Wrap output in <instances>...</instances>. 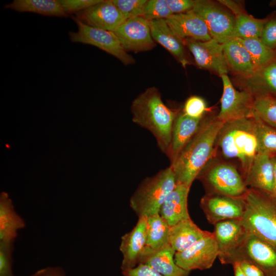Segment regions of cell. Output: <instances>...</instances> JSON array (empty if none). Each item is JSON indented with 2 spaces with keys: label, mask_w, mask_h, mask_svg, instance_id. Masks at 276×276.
Masks as SVG:
<instances>
[{
  "label": "cell",
  "mask_w": 276,
  "mask_h": 276,
  "mask_svg": "<svg viewBox=\"0 0 276 276\" xmlns=\"http://www.w3.org/2000/svg\"><path fill=\"white\" fill-rule=\"evenodd\" d=\"M223 125L216 116L204 117L195 134L170 165L177 183L191 188L194 180L211 161Z\"/></svg>",
  "instance_id": "cell-1"
},
{
  "label": "cell",
  "mask_w": 276,
  "mask_h": 276,
  "mask_svg": "<svg viewBox=\"0 0 276 276\" xmlns=\"http://www.w3.org/2000/svg\"><path fill=\"white\" fill-rule=\"evenodd\" d=\"M179 111L168 107L157 88L151 87L140 94L132 102L133 123L151 133L160 151L168 156L174 120Z\"/></svg>",
  "instance_id": "cell-2"
},
{
  "label": "cell",
  "mask_w": 276,
  "mask_h": 276,
  "mask_svg": "<svg viewBox=\"0 0 276 276\" xmlns=\"http://www.w3.org/2000/svg\"><path fill=\"white\" fill-rule=\"evenodd\" d=\"M216 145L224 158L238 162L239 172L244 179L255 158L259 154L255 114L250 118L224 123Z\"/></svg>",
  "instance_id": "cell-3"
},
{
  "label": "cell",
  "mask_w": 276,
  "mask_h": 276,
  "mask_svg": "<svg viewBox=\"0 0 276 276\" xmlns=\"http://www.w3.org/2000/svg\"><path fill=\"white\" fill-rule=\"evenodd\" d=\"M243 199L247 231L276 247V198L248 188Z\"/></svg>",
  "instance_id": "cell-4"
},
{
  "label": "cell",
  "mask_w": 276,
  "mask_h": 276,
  "mask_svg": "<svg viewBox=\"0 0 276 276\" xmlns=\"http://www.w3.org/2000/svg\"><path fill=\"white\" fill-rule=\"evenodd\" d=\"M176 185L174 172L170 166L140 183L130 199V206L139 217L159 214L164 202Z\"/></svg>",
  "instance_id": "cell-5"
},
{
  "label": "cell",
  "mask_w": 276,
  "mask_h": 276,
  "mask_svg": "<svg viewBox=\"0 0 276 276\" xmlns=\"http://www.w3.org/2000/svg\"><path fill=\"white\" fill-rule=\"evenodd\" d=\"M196 179L211 192L233 197H242L248 187L235 166L225 162L208 165L201 171Z\"/></svg>",
  "instance_id": "cell-6"
},
{
  "label": "cell",
  "mask_w": 276,
  "mask_h": 276,
  "mask_svg": "<svg viewBox=\"0 0 276 276\" xmlns=\"http://www.w3.org/2000/svg\"><path fill=\"white\" fill-rule=\"evenodd\" d=\"M241 260L255 264L265 276H276V247L248 231L226 264L232 265Z\"/></svg>",
  "instance_id": "cell-7"
},
{
  "label": "cell",
  "mask_w": 276,
  "mask_h": 276,
  "mask_svg": "<svg viewBox=\"0 0 276 276\" xmlns=\"http://www.w3.org/2000/svg\"><path fill=\"white\" fill-rule=\"evenodd\" d=\"M71 17L78 27L76 32H68L69 38L72 42L95 46L114 56L125 65L134 63V58L124 49L114 32L87 26L74 15Z\"/></svg>",
  "instance_id": "cell-8"
},
{
  "label": "cell",
  "mask_w": 276,
  "mask_h": 276,
  "mask_svg": "<svg viewBox=\"0 0 276 276\" xmlns=\"http://www.w3.org/2000/svg\"><path fill=\"white\" fill-rule=\"evenodd\" d=\"M191 11L203 19L212 39L223 44L233 38L235 16L224 7L211 1L196 0Z\"/></svg>",
  "instance_id": "cell-9"
},
{
  "label": "cell",
  "mask_w": 276,
  "mask_h": 276,
  "mask_svg": "<svg viewBox=\"0 0 276 276\" xmlns=\"http://www.w3.org/2000/svg\"><path fill=\"white\" fill-rule=\"evenodd\" d=\"M223 83V93L220 101V110L217 118L224 123L254 116V97L249 93L237 90L227 75L220 77Z\"/></svg>",
  "instance_id": "cell-10"
},
{
  "label": "cell",
  "mask_w": 276,
  "mask_h": 276,
  "mask_svg": "<svg viewBox=\"0 0 276 276\" xmlns=\"http://www.w3.org/2000/svg\"><path fill=\"white\" fill-rule=\"evenodd\" d=\"M243 196L208 192L201 198L200 206L209 222L214 225L224 220L242 219L245 209Z\"/></svg>",
  "instance_id": "cell-11"
},
{
  "label": "cell",
  "mask_w": 276,
  "mask_h": 276,
  "mask_svg": "<svg viewBox=\"0 0 276 276\" xmlns=\"http://www.w3.org/2000/svg\"><path fill=\"white\" fill-rule=\"evenodd\" d=\"M218 255V246L211 232L185 250L176 252L174 260L184 270H202L210 268Z\"/></svg>",
  "instance_id": "cell-12"
},
{
  "label": "cell",
  "mask_w": 276,
  "mask_h": 276,
  "mask_svg": "<svg viewBox=\"0 0 276 276\" xmlns=\"http://www.w3.org/2000/svg\"><path fill=\"white\" fill-rule=\"evenodd\" d=\"M114 33L126 51H147L155 46L149 21L142 16L126 19Z\"/></svg>",
  "instance_id": "cell-13"
},
{
  "label": "cell",
  "mask_w": 276,
  "mask_h": 276,
  "mask_svg": "<svg viewBox=\"0 0 276 276\" xmlns=\"http://www.w3.org/2000/svg\"><path fill=\"white\" fill-rule=\"evenodd\" d=\"M182 41L192 54L199 68L208 70L220 77L227 75L229 71L222 44L212 38L205 41L188 38Z\"/></svg>",
  "instance_id": "cell-14"
},
{
  "label": "cell",
  "mask_w": 276,
  "mask_h": 276,
  "mask_svg": "<svg viewBox=\"0 0 276 276\" xmlns=\"http://www.w3.org/2000/svg\"><path fill=\"white\" fill-rule=\"evenodd\" d=\"M74 16L87 26L112 32L126 20L112 0H102Z\"/></svg>",
  "instance_id": "cell-15"
},
{
  "label": "cell",
  "mask_w": 276,
  "mask_h": 276,
  "mask_svg": "<svg viewBox=\"0 0 276 276\" xmlns=\"http://www.w3.org/2000/svg\"><path fill=\"white\" fill-rule=\"evenodd\" d=\"M248 233L242 219H229L214 225L212 233L216 242L220 262L226 264L229 257L239 247Z\"/></svg>",
  "instance_id": "cell-16"
},
{
  "label": "cell",
  "mask_w": 276,
  "mask_h": 276,
  "mask_svg": "<svg viewBox=\"0 0 276 276\" xmlns=\"http://www.w3.org/2000/svg\"><path fill=\"white\" fill-rule=\"evenodd\" d=\"M147 217H139L133 228L121 237L120 250L123 255L122 271L132 268L141 263L147 242Z\"/></svg>",
  "instance_id": "cell-17"
},
{
  "label": "cell",
  "mask_w": 276,
  "mask_h": 276,
  "mask_svg": "<svg viewBox=\"0 0 276 276\" xmlns=\"http://www.w3.org/2000/svg\"><path fill=\"white\" fill-rule=\"evenodd\" d=\"M165 20L174 33L182 40L189 38L205 41L212 39L204 21L191 11L173 14Z\"/></svg>",
  "instance_id": "cell-18"
},
{
  "label": "cell",
  "mask_w": 276,
  "mask_h": 276,
  "mask_svg": "<svg viewBox=\"0 0 276 276\" xmlns=\"http://www.w3.org/2000/svg\"><path fill=\"white\" fill-rule=\"evenodd\" d=\"M244 180L248 188L274 197V168L272 156L258 154Z\"/></svg>",
  "instance_id": "cell-19"
},
{
  "label": "cell",
  "mask_w": 276,
  "mask_h": 276,
  "mask_svg": "<svg viewBox=\"0 0 276 276\" xmlns=\"http://www.w3.org/2000/svg\"><path fill=\"white\" fill-rule=\"evenodd\" d=\"M237 80L241 89L250 93L254 97L264 95L276 97V58L256 70L249 76L237 77Z\"/></svg>",
  "instance_id": "cell-20"
},
{
  "label": "cell",
  "mask_w": 276,
  "mask_h": 276,
  "mask_svg": "<svg viewBox=\"0 0 276 276\" xmlns=\"http://www.w3.org/2000/svg\"><path fill=\"white\" fill-rule=\"evenodd\" d=\"M190 189L184 185L177 183L162 205L159 214L170 226L191 218L188 207Z\"/></svg>",
  "instance_id": "cell-21"
},
{
  "label": "cell",
  "mask_w": 276,
  "mask_h": 276,
  "mask_svg": "<svg viewBox=\"0 0 276 276\" xmlns=\"http://www.w3.org/2000/svg\"><path fill=\"white\" fill-rule=\"evenodd\" d=\"M204 118V117H203ZM202 119H194L179 111L173 125L171 141L167 156L172 164L198 130Z\"/></svg>",
  "instance_id": "cell-22"
},
{
  "label": "cell",
  "mask_w": 276,
  "mask_h": 276,
  "mask_svg": "<svg viewBox=\"0 0 276 276\" xmlns=\"http://www.w3.org/2000/svg\"><path fill=\"white\" fill-rule=\"evenodd\" d=\"M149 25L155 41L166 49L183 67L189 64L182 40L174 33L165 19L150 20Z\"/></svg>",
  "instance_id": "cell-23"
},
{
  "label": "cell",
  "mask_w": 276,
  "mask_h": 276,
  "mask_svg": "<svg viewBox=\"0 0 276 276\" xmlns=\"http://www.w3.org/2000/svg\"><path fill=\"white\" fill-rule=\"evenodd\" d=\"M222 46L228 71L238 78H245L254 73L255 67L250 56L237 38L229 40Z\"/></svg>",
  "instance_id": "cell-24"
},
{
  "label": "cell",
  "mask_w": 276,
  "mask_h": 276,
  "mask_svg": "<svg viewBox=\"0 0 276 276\" xmlns=\"http://www.w3.org/2000/svg\"><path fill=\"white\" fill-rule=\"evenodd\" d=\"M25 223L16 212L8 194L2 192L0 195V242L14 243L19 229L24 228Z\"/></svg>",
  "instance_id": "cell-25"
},
{
  "label": "cell",
  "mask_w": 276,
  "mask_h": 276,
  "mask_svg": "<svg viewBox=\"0 0 276 276\" xmlns=\"http://www.w3.org/2000/svg\"><path fill=\"white\" fill-rule=\"evenodd\" d=\"M210 233L202 230L190 218L170 226L168 243L176 252H180Z\"/></svg>",
  "instance_id": "cell-26"
},
{
  "label": "cell",
  "mask_w": 276,
  "mask_h": 276,
  "mask_svg": "<svg viewBox=\"0 0 276 276\" xmlns=\"http://www.w3.org/2000/svg\"><path fill=\"white\" fill-rule=\"evenodd\" d=\"M175 253L169 244H167L146 255L141 263L148 265L163 276H189L190 271L182 269L176 264Z\"/></svg>",
  "instance_id": "cell-27"
},
{
  "label": "cell",
  "mask_w": 276,
  "mask_h": 276,
  "mask_svg": "<svg viewBox=\"0 0 276 276\" xmlns=\"http://www.w3.org/2000/svg\"><path fill=\"white\" fill-rule=\"evenodd\" d=\"M4 8L19 12H31L47 16L66 17L68 16L59 0H14Z\"/></svg>",
  "instance_id": "cell-28"
},
{
  "label": "cell",
  "mask_w": 276,
  "mask_h": 276,
  "mask_svg": "<svg viewBox=\"0 0 276 276\" xmlns=\"http://www.w3.org/2000/svg\"><path fill=\"white\" fill-rule=\"evenodd\" d=\"M169 229L170 226L159 214L147 217L146 246L142 260L146 255L169 244Z\"/></svg>",
  "instance_id": "cell-29"
},
{
  "label": "cell",
  "mask_w": 276,
  "mask_h": 276,
  "mask_svg": "<svg viewBox=\"0 0 276 276\" xmlns=\"http://www.w3.org/2000/svg\"><path fill=\"white\" fill-rule=\"evenodd\" d=\"M267 17L256 18L247 13L235 16L233 38H260Z\"/></svg>",
  "instance_id": "cell-30"
},
{
  "label": "cell",
  "mask_w": 276,
  "mask_h": 276,
  "mask_svg": "<svg viewBox=\"0 0 276 276\" xmlns=\"http://www.w3.org/2000/svg\"><path fill=\"white\" fill-rule=\"evenodd\" d=\"M237 39L248 52L255 71L263 67L276 58V49H272L266 46L260 38Z\"/></svg>",
  "instance_id": "cell-31"
},
{
  "label": "cell",
  "mask_w": 276,
  "mask_h": 276,
  "mask_svg": "<svg viewBox=\"0 0 276 276\" xmlns=\"http://www.w3.org/2000/svg\"><path fill=\"white\" fill-rule=\"evenodd\" d=\"M254 113L264 123L276 129V97L269 95L254 97Z\"/></svg>",
  "instance_id": "cell-32"
},
{
  "label": "cell",
  "mask_w": 276,
  "mask_h": 276,
  "mask_svg": "<svg viewBox=\"0 0 276 276\" xmlns=\"http://www.w3.org/2000/svg\"><path fill=\"white\" fill-rule=\"evenodd\" d=\"M254 114L257 123L259 154L276 155V129L267 125Z\"/></svg>",
  "instance_id": "cell-33"
},
{
  "label": "cell",
  "mask_w": 276,
  "mask_h": 276,
  "mask_svg": "<svg viewBox=\"0 0 276 276\" xmlns=\"http://www.w3.org/2000/svg\"><path fill=\"white\" fill-rule=\"evenodd\" d=\"M126 19L142 16L148 1L112 0Z\"/></svg>",
  "instance_id": "cell-34"
},
{
  "label": "cell",
  "mask_w": 276,
  "mask_h": 276,
  "mask_svg": "<svg viewBox=\"0 0 276 276\" xmlns=\"http://www.w3.org/2000/svg\"><path fill=\"white\" fill-rule=\"evenodd\" d=\"M172 14L166 0H150L142 17L150 21L166 19Z\"/></svg>",
  "instance_id": "cell-35"
},
{
  "label": "cell",
  "mask_w": 276,
  "mask_h": 276,
  "mask_svg": "<svg viewBox=\"0 0 276 276\" xmlns=\"http://www.w3.org/2000/svg\"><path fill=\"white\" fill-rule=\"evenodd\" d=\"M206 110L205 100L199 96H192L186 101L182 112L189 117L200 119L205 116Z\"/></svg>",
  "instance_id": "cell-36"
},
{
  "label": "cell",
  "mask_w": 276,
  "mask_h": 276,
  "mask_svg": "<svg viewBox=\"0 0 276 276\" xmlns=\"http://www.w3.org/2000/svg\"><path fill=\"white\" fill-rule=\"evenodd\" d=\"M260 38L268 47L276 49V11L267 17Z\"/></svg>",
  "instance_id": "cell-37"
},
{
  "label": "cell",
  "mask_w": 276,
  "mask_h": 276,
  "mask_svg": "<svg viewBox=\"0 0 276 276\" xmlns=\"http://www.w3.org/2000/svg\"><path fill=\"white\" fill-rule=\"evenodd\" d=\"M13 243L0 242V276H14L12 271Z\"/></svg>",
  "instance_id": "cell-38"
},
{
  "label": "cell",
  "mask_w": 276,
  "mask_h": 276,
  "mask_svg": "<svg viewBox=\"0 0 276 276\" xmlns=\"http://www.w3.org/2000/svg\"><path fill=\"white\" fill-rule=\"evenodd\" d=\"M66 13L76 14L102 1V0H59Z\"/></svg>",
  "instance_id": "cell-39"
},
{
  "label": "cell",
  "mask_w": 276,
  "mask_h": 276,
  "mask_svg": "<svg viewBox=\"0 0 276 276\" xmlns=\"http://www.w3.org/2000/svg\"><path fill=\"white\" fill-rule=\"evenodd\" d=\"M123 276H163L148 265L140 263L135 267L122 271Z\"/></svg>",
  "instance_id": "cell-40"
},
{
  "label": "cell",
  "mask_w": 276,
  "mask_h": 276,
  "mask_svg": "<svg viewBox=\"0 0 276 276\" xmlns=\"http://www.w3.org/2000/svg\"><path fill=\"white\" fill-rule=\"evenodd\" d=\"M172 14L182 13L190 11L195 6L196 0H166Z\"/></svg>",
  "instance_id": "cell-41"
},
{
  "label": "cell",
  "mask_w": 276,
  "mask_h": 276,
  "mask_svg": "<svg viewBox=\"0 0 276 276\" xmlns=\"http://www.w3.org/2000/svg\"><path fill=\"white\" fill-rule=\"evenodd\" d=\"M238 263L246 276H265L263 271L253 263L246 260H241Z\"/></svg>",
  "instance_id": "cell-42"
},
{
  "label": "cell",
  "mask_w": 276,
  "mask_h": 276,
  "mask_svg": "<svg viewBox=\"0 0 276 276\" xmlns=\"http://www.w3.org/2000/svg\"><path fill=\"white\" fill-rule=\"evenodd\" d=\"M29 276H65V273L60 267H47L37 270Z\"/></svg>",
  "instance_id": "cell-43"
},
{
  "label": "cell",
  "mask_w": 276,
  "mask_h": 276,
  "mask_svg": "<svg viewBox=\"0 0 276 276\" xmlns=\"http://www.w3.org/2000/svg\"><path fill=\"white\" fill-rule=\"evenodd\" d=\"M218 2L230 10L235 16L246 13L243 6L240 2L229 0H221Z\"/></svg>",
  "instance_id": "cell-44"
},
{
  "label": "cell",
  "mask_w": 276,
  "mask_h": 276,
  "mask_svg": "<svg viewBox=\"0 0 276 276\" xmlns=\"http://www.w3.org/2000/svg\"><path fill=\"white\" fill-rule=\"evenodd\" d=\"M234 276H246L242 271L239 264L238 263H234L232 264Z\"/></svg>",
  "instance_id": "cell-45"
},
{
  "label": "cell",
  "mask_w": 276,
  "mask_h": 276,
  "mask_svg": "<svg viewBox=\"0 0 276 276\" xmlns=\"http://www.w3.org/2000/svg\"><path fill=\"white\" fill-rule=\"evenodd\" d=\"M274 168V197L276 198V155L272 156Z\"/></svg>",
  "instance_id": "cell-46"
},
{
  "label": "cell",
  "mask_w": 276,
  "mask_h": 276,
  "mask_svg": "<svg viewBox=\"0 0 276 276\" xmlns=\"http://www.w3.org/2000/svg\"><path fill=\"white\" fill-rule=\"evenodd\" d=\"M269 5L271 7L276 6V0L271 1L269 3Z\"/></svg>",
  "instance_id": "cell-47"
}]
</instances>
